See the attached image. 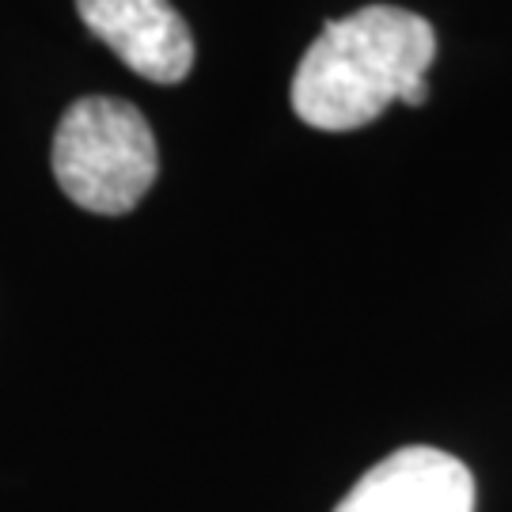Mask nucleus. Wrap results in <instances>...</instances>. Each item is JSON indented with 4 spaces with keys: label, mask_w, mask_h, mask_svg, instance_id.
Returning <instances> with one entry per match:
<instances>
[{
    "label": "nucleus",
    "mask_w": 512,
    "mask_h": 512,
    "mask_svg": "<svg viewBox=\"0 0 512 512\" xmlns=\"http://www.w3.org/2000/svg\"><path fill=\"white\" fill-rule=\"evenodd\" d=\"M334 512H475V475L440 448L410 444L380 459Z\"/></svg>",
    "instance_id": "obj_3"
},
{
    "label": "nucleus",
    "mask_w": 512,
    "mask_h": 512,
    "mask_svg": "<svg viewBox=\"0 0 512 512\" xmlns=\"http://www.w3.org/2000/svg\"><path fill=\"white\" fill-rule=\"evenodd\" d=\"M156 171V137L133 103L88 95L65 110L54 133V175L69 202L118 217L145 198Z\"/></svg>",
    "instance_id": "obj_2"
},
{
    "label": "nucleus",
    "mask_w": 512,
    "mask_h": 512,
    "mask_svg": "<svg viewBox=\"0 0 512 512\" xmlns=\"http://www.w3.org/2000/svg\"><path fill=\"white\" fill-rule=\"evenodd\" d=\"M76 12L137 76L179 84L194 65V35L171 0H76Z\"/></svg>",
    "instance_id": "obj_4"
},
{
    "label": "nucleus",
    "mask_w": 512,
    "mask_h": 512,
    "mask_svg": "<svg viewBox=\"0 0 512 512\" xmlns=\"http://www.w3.org/2000/svg\"><path fill=\"white\" fill-rule=\"evenodd\" d=\"M433 57L437 31L418 12L368 4L346 19H330L296 65V118L346 133L376 122L391 103L421 107L429 99L425 69Z\"/></svg>",
    "instance_id": "obj_1"
}]
</instances>
